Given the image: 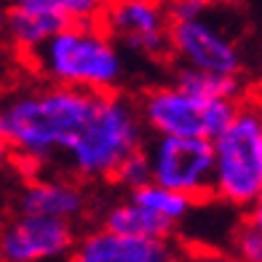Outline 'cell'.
Returning a JSON list of instances; mask_svg holds the SVG:
<instances>
[{"mask_svg":"<svg viewBox=\"0 0 262 262\" xmlns=\"http://www.w3.org/2000/svg\"><path fill=\"white\" fill-rule=\"evenodd\" d=\"M145 134L137 102L121 91L38 80L11 91L0 110V142L27 177L59 169L80 182L115 180Z\"/></svg>","mask_w":262,"mask_h":262,"instance_id":"cell-1","label":"cell"},{"mask_svg":"<svg viewBox=\"0 0 262 262\" xmlns=\"http://www.w3.org/2000/svg\"><path fill=\"white\" fill-rule=\"evenodd\" d=\"M102 21L67 25L51 35L25 64L43 83L86 91H118L126 80V56Z\"/></svg>","mask_w":262,"mask_h":262,"instance_id":"cell-2","label":"cell"},{"mask_svg":"<svg viewBox=\"0 0 262 262\" xmlns=\"http://www.w3.org/2000/svg\"><path fill=\"white\" fill-rule=\"evenodd\" d=\"M214 142V193L222 206L246 211L262 190V104L241 102Z\"/></svg>","mask_w":262,"mask_h":262,"instance_id":"cell-3","label":"cell"},{"mask_svg":"<svg viewBox=\"0 0 262 262\" xmlns=\"http://www.w3.org/2000/svg\"><path fill=\"white\" fill-rule=\"evenodd\" d=\"M235 99H206L177 80L158 83L139 94L137 107L147 134L152 137H209L230 126L238 113Z\"/></svg>","mask_w":262,"mask_h":262,"instance_id":"cell-4","label":"cell"},{"mask_svg":"<svg viewBox=\"0 0 262 262\" xmlns=\"http://www.w3.org/2000/svg\"><path fill=\"white\" fill-rule=\"evenodd\" d=\"M152 180L190 198L214 193V142L209 137H152Z\"/></svg>","mask_w":262,"mask_h":262,"instance_id":"cell-5","label":"cell"},{"mask_svg":"<svg viewBox=\"0 0 262 262\" xmlns=\"http://www.w3.org/2000/svg\"><path fill=\"white\" fill-rule=\"evenodd\" d=\"M169 56L177 67H193L220 75L244 78L246 70V59L238 40L206 14L185 21H171Z\"/></svg>","mask_w":262,"mask_h":262,"instance_id":"cell-6","label":"cell"},{"mask_svg":"<svg viewBox=\"0 0 262 262\" xmlns=\"http://www.w3.org/2000/svg\"><path fill=\"white\" fill-rule=\"evenodd\" d=\"M102 25L128 54L142 59L169 56L171 16L166 0H110Z\"/></svg>","mask_w":262,"mask_h":262,"instance_id":"cell-7","label":"cell"},{"mask_svg":"<svg viewBox=\"0 0 262 262\" xmlns=\"http://www.w3.org/2000/svg\"><path fill=\"white\" fill-rule=\"evenodd\" d=\"M78 238L73 222L40 217V214H21L6 222L0 235V262H46L64 257L75 249Z\"/></svg>","mask_w":262,"mask_h":262,"instance_id":"cell-8","label":"cell"},{"mask_svg":"<svg viewBox=\"0 0 262 262\" xmlns=\"http://www.w3.org/2000/svg\"><path fill=\"white\" fill-rule=\"evenodd\" d=\"M14 211L40 214L64 222H80L89 211L83 182L70 174H30L14 193Z\"/></svg>","mask_w":262,"mask_h":262,"instance_id":"cell-9","label":"cell"},{"mask_svg":"<svg viewBox=\"0 0 262 262\" xmlns=\"http://www.w3.org/2000/svg\"><path fill=\"white\" fill-rule=\"evenodd\" d=\"M70 262H180V249L171 238L123 235L99 228L75 244Z\"/></svg>","mask_w":262,"mask_h":262,"instance_id":"cell-10","label":"cell"},{"mask_svg":"<svg viewBox=\"0 0 262 262\" xmlns=\"http://www.w3.org/2000/svg\"><path fill=\"white\" fill-rule=\"evenodd\" d=\"M102 228L123 233V235H147V238H171L174 228L169 220L142 206L139 201L126 195V201H115L102 214Z\"/></svg>","mask_w":262,"mask_h":262,"instance_id":"cell-11","label":"cell"},{"mask_svg":"<svg viewBox=\"0 0 262 262\" xmlns=\"http://www.w3.org/2000/svg\"><path fill=\"white\" fill-rule=\"evenodd\" d=\"M128 195L134 201H139L142 206H147L150 211H156L158 217L169 220L171 225H182L190 217L193 204H195V198L180 193V190L166 187V185H161L156 180L147 182V185H142V187H137V190H131Z\"/></svg>","mask_w":262,"mask_h":262,"instance_id":"cell-12","label":"cell"},{"mask_svg":"<svg viewBox=\"0 0 262 262\" xmlns=\"http://www.w3.org/2000/svg\"><path fill=\"white\" fill-rule=\"evenodd\" d=\"M171 80H177L180 86L190 89L193 94H201V97H206V99H235V102H241V94H244V78L206 73V70H193V67H177Z\"/></svg>","mask_w":262,"mask_h":262,"instance_id":"cell-13","label":"cell"},{"mask_svg":"<svg viewBox=\"0 0 262 262\" xmlns=\"http://www.w3.org/2000/svg\"><path fill=\"white\" fill-rule=\"evenodd\" d=\"M113 182H118L123 190H128V193L137 190V187H142V185H147V182H152V163H150L147 147L131 152V156L118 166Z\"/></svg>","mask_w":262,"mask_h":262,"instance_id":"cell-14","label":"cell"},{"mask_svg":"<svg viewBox=\"0 0 262 262\" xmlns=\"http://www.w3.org/2000/svg\"><path fill=\"white\" fill-rule=\"evenodd\" d=\"M51 3L67 25H94L102 21L110 0H51Z\"/></svg>","mask_w":262,"mask_h":262,"instance_id":"cell-15","label":"cell"},{"mask_svg":"<svg viewBox=\"0 0 262 262\" xmlns=\"http://www.w3.org/2000/svg\"><path fill=\"white\" fill-rule=\"evenodd\" d=\"M228 249L244 262H262V230L249 220L238 222L230 238H228Z\"/></svg>","mask_w":262,"mask_h":262,"instance_id":"cell-16","label":"cell"},{"mask_svg":"<svg viewBox=\"0 0 262 262\" xmlns=\"http://www.w3.org/2000/svg\"><path fill=\"white\" fill-rule=\"evenodd\" d=\"M166 8H169L171 21H185V19L204 16L211 8V3L209 0H166Z\"/></svg>","mask_w":262,"mask_h":262,"instance_id":"cell-17","label":"cell"},{"mask_svg":"<svg viewBox=\"0 0 262 262\" xmlns=\"http://www.w3.org/2000/svg\"><path fill=\"white\" fill-rule=\"evenodd\" d=\"M190 262H244V259H238L230 249H211V252H201V254H195Z\"/></svg>","mask_w":262,"mask_h":262,"instance_id":"cell-18","label":"cell"},{"mask_svg":"<svg viewBox=\"0 0 262 262\" xmlns=\"http://www.w3.org/2000/svg\"><path fill=\"white\" fill-rule=\"evenodd\" d=\"M246 220L252 222V225H257V228L262 230V190H259V195L254 198V204L246 209Z\"/></svg>","mask_w":262,"mask_h":262,"instance_id":"cell-19","label":"cell"},{"mask_svg":"<svg viewBox=\"0 0 262 262\" xmlns=\"http://www.w3.org/2000/svg\"><path fill=\"white\" fill-rule=\"evenodd\" d=\"M211 6H238V3H246V0H209Z\"/></svg>","mask_w":262,"mask_h":262,"instance_id":"cell-20","label":"cell"}]
</instances>
